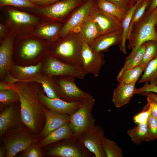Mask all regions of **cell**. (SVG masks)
Returning <instances> with one entry per match:
<instances>
[{
    "instance_id": "cell-30",
    "label": "cell",
    "mask_w": 157,
    "mask_h": 157,
    "mask_svg": "<svg viewBox=\"0 0 157 157\" xmlns=\"http://www.w3.org/2000/svg\"><path fill=\"white\" fill-rule=\"evenodd\" d=\"M148 131V125L147 122L138 124L137 126L129 130L127 133L133 142L139 144L143 142L147 141Z\"/></svg>"
},
{
    "instance_id": "cell-10",
    "label": "cell",
    "mask_w": 157,
    "mask_h": 157,
    "mask_svg": "<svg viewBox=\"0 0 157 157\" xmlns=\"http://www.w3.org/2000/svg\"><path fill=\"white\" fill-rule=\"evenodd\" d=\"M59 90L61 99L68 101L82 100L92 96L77 87L76 78L71 76L53 77Z\"/></svg>"
},
{
    "instance_id": "cell-23",
    "label": "cell",
    "mask_w": 157,
    "mask_h": 157,
    "mask_svg": "<svg viewBox=\"0 0 157 157\" xmlns=\"http://www.w3.org/2000/svg\"><path fill=\"white\" fill-rule=\"evenodd\" d=\"M43 47L39 41L30 40L24 42L20 51V56L23 60L30 62L34 60L41 53Z\"/></svg>"
},
{
    "instance_id": "cell-38",
    "label": "cell",
    "mask_w": 157,
    "mask_h": 157,
    "mask_svg": "<svg viewBox=\"0 0 157 157\" xmlns=\"http://www.w3.org/2000/svg\"><path fill=\"white\" fill-rule=\"evenodd\" d=\"M148 131L146 141L157 139V119L151 114L148 120Z\"/></svg>"
},
{
    "instance_id": "cell-22",
    "label": "cell",
    "mask_w": 157,
    "mask_h": 157,
    "mask_svg": "<svg viewBox=\"0 0 157 157\" xmlns=\"http://www.w3.org/2000/svg\"><path fill=\"white\" fill-rule=\"evenodd\" d=\"M19 81L40 83L42 86L46 95L48 97L51 99H61L58 87L53 77L49 76L46 74L43 75L40 73L30 78Z\"/></svg>"
},
{
    "instance_id": "cell-8",
    "label": "cell",
    "mask_w": 157,
    "mask_h": 157,
    "mask_svg": "<svg viewBox=\"0 0 157 157\" xmlns=\"http://www.w3.org/2000/svg\"><path fill=\"white\" fill-rule=\"evenodd\" d=\"M97 0H88L84 1L63 23L60 33V38L68 34L78 32L81 26L90 17Z\"/></svg>"
},
{
    "instance_id": "cell-3",
    "label": "cell",
    "mask_w": 157,
    "mask_h": 157,
    "mask_svg": "<svg viewBox=\"0 0 157 157\" xmlns=\"http://www.w3.org/2000/svg\"><path fill=\"white\" fill-rule=\"evenodd\" d=\"M60 38L52 45L50 55L81 68V51L83 41L79 32H73Z\"/></svg>"
},
{
    "instance_id": "cell-43",
    "label": "cell",
    "mask_w": 157,
    "mask_h": 157,
    "mask_svg": "<svg viewBox=\"0 0 157 157\" xmlns=\"http://www.w3.org/2000/svg\"><path fill=\"white\" fill-rule=\"evenodd\" d=\"M147 104L150 107L151 114L157 119V101L148 97H146Z\"/></svg>"
},
{
    "instance_id": "cell-47",
    "label": "cell",
    "mask_w": 157,
    "mask_h": 157,
    "mask_svg": "<svg viewBox=\"0 0 157 157\" xmlns=\"http://www.w3.org/2000/svg\"><path fill=\"white\" fill-rule=\"evenodd\" d=\"M6 32V29L4 26L2 24H0V38L3 36Z\"/></svg>"
},
{
    "instance_id": "cell-24",
    "label": "cell",
    "mask_w": 157,
    "mask_h": 157,
    "mask_svg": "<svg viewBox=\"0 0 157 157\" xmlns=\"http://www.w3.org/2000/svg\"><path fill=\"white\" fill-rule=\"evenodd\" d=\"M78 32L83 41L86 42L90 45L101 35L98 25L90 16L81 26Z\"/></svg>"
},
{
    "instance_id": "cell-46",
    "label": "cell",
    "mask_w": 157,
    "mask_h": 157,
    "mask_svg": "<svg viewBox=\"0 0 157 157\" xmlns=\"http://www.w3.org/2000/svg\"><path fill=\"white\" fill-rule=\"evenodd\" d=\"M157 7V0H151L146 11H150Z\"/></svg>"
},
{
    "instance_id": "cell-25",
    "label": "cell",
    "mask_w": 157,
    "mask_h": 157,
    "mask_svg": "<svg viewBox=\"0 0 157 157\" xmlns=\"http://www.w3.org/2000/svg\"><path fill=\"white\" fill-rule=\"evenodd\" d=\"M96 4L101 11L121 23L127 13L107 0H97Z\"/></svg>"
},
{
    "instance_id": "cell-14",
    "label": "cell",
    "mask_w": 157,
    "mask_h": 157,
    "mask_svg": "<svg viewBox=\"0 0 157 157\" xmlns=\"http://www.w3.org/2000/svg\"><path fill=\"white\" fill-rule=\"evenodd\" d=\"M90 16L98 25L101 35L122 29V23L100 10L96 3L92 9Z\"/></svg>"
},
{
    "instance_id": "cell-37",
    "label": "cell",
    "mask_w": 157,
    "mask_h": 157,
    "mask_svg": "<svg viewBox=\"0 0 157 157\" xmlns=\"http://www.w3.org/2000/svg\"><path fill=\"white\" fill-rule=\"evenodd\" d=\"M1 7L12 6L15 7L29 8H37L39 6L28 0H0Z\"/></svg>"
},
{
    "instance_id": "cell-2",
    "label": "cell",
    "mask_w": 157,
    "mask_h": 157,
    "mask_svg": "<svg viewBox=\"0 0 157 157\" xmlns=\"http://www.w3.org/2000/svg\"><path fill=\"white\" fill-rule=\"evenodd\" d=\"M157 23L156 8L145 13L133 26L128 36V48L135 51L142 44L150 40H157L156 27Z\"/></svg>"
},
{
    "instance_id": "cell-13",
    "label": "cell",
    "mask_w": 157,
    "mask_h": 157,
    "mask_svg": "<svg viewBox=\"0 0 157 157\" xmlns=\"http://www.w3.org/2000/svg\"><path fill=\"white\" fill-rule=\"evenodd\" d=\"M40 102L49 110L61 114L71 115L81 106L82 100L68 101L60 98L51 99L39 92Z\"/></svg>"
},
{
    "instance_id": "cell-35",
    "label": "cell",
    "mask_w": 157,
    "mask_h": 157,
    "mask_svg": "<svg viewBox=\"0 0 157 157\" xmlns=\"http://www.w3.org/2000/svg\"><path fill=\"white\" fill-rule=\"evenodd\" d=\"M19 101L17 92L13 90H0V101L3 105H8Z\"/></svg>"
},
{
    "instance_id": "cell-7",
    "label": "cell",
    "mask_w": 157,
    "mask_h": 157,
    "mask_svg": "<svg viewBox=\"0 0 157 157\" xmlns=\"http://www.w3.org/2000/svg\"><path fill=\"white\" fill-rule=\"evenodd\" d=\"M84 0H62L53 4L38 7L40 14L52 22L63 23Z\"/></svg>"
},
{
    "instance_id": "cell-41",
    "label": "cell",
    "mask_w": 157,
    "mask_h": 157,
    "mask_svg": "<svg viewBox=\"0 0 157 157\" xmlns=\"http://www.w3.org/2000/svg\"><path fill=\"white\" fill-rule=\"evenodd\" d=\"M147 108L143 112L135 115L133 117L134 122L138 124L145 123L147 122L148 119L151 114L150 107L147 104Z\"/></svg>"
},
{
    "instance_id": "cell-1",
    "label": "cell",
    "mask_w": 157,
    "mask_h": 157,
    "mask_svg": "<svg viewBox=\"0 0 157 157\" xmlns=\"http://www.w3.org/2000/svg\"><path fill=\"white\" fill-rule=\"evenodd\" d=\"M33 83L19 81L14 83L19 97L22 121L35 133L44 112L39 99V88Z\"/></svg>"
},
{
    "instance_id": "cell-9",
    "label": "cell",
    "mask_w": 157,
    "mask_h": 157,
    "mask_svg": "<svg viewBox=\"0 0 157 157\" xmlns=\"http://www.w3.org/2000/svg\"><path fill=\"white\" fill-rule=\"evenodd\" d=\"M44 67L45 74L50 77L71 76L82 79L86 75L81 68L50 55L46 58Z\"/></svg>"
},
{
    "instance_id": "cell-40",
    "label": "cell",
    "mask_w": 157,
    "mask_h": 157,
    "mask_svg": "<svg viewBox=\"0 0 157 157\" xmlns=\"http://www.w3.org/2000/svg\"><path fill=\"white\" fill-rule=\"evenodd\" d=\"M121 9L127 12L135 4V0H107Z\"/></svg>"
},
{
    "instance_id": "cell-16",
    "label": "cell",
    "mask_w": 157,
    "mask_h": 157,
    "mask_svg": "<svg viewBox=\"0 0 157 157\" xmlns=\"http://www.w3.org/2000/svg\"><path fill=\"white\" fill-rule=\"evenodd\" d=\"M21 120L19 114L14 106L7 108L0 115V135L3 136L9 130L19 126Z\"/></svg>"
},
{
    "instance_id": "cell-49",
    "label": "cell",
    "mask_w": 157,
    "mask_h": 157,
    "mask_svg": "<svg viewBox=\"0 0 157 157\" xmlns=\"http://www.w3.org/2000/svg\"><path fill=\"white\" fill-rule=\"evenodd\" d=\"M31 2L35 4V3L41 1V0H28Z\"/></svg>"
},
{
    "instance_id": "cell-52",
    "label": "cell",
    "mask_w": 157,
    "mask_h": 157,
    "mask_svg": "<svg viewBox=\"0 0 157 157\" xmlns=\"http://www.w3.org/2000/svg\"><path fill=\"white\" fill-rule=\"evenodd\" d=\"M88 0H84V1H87Z\"/></svg>"
},
{
    "instance_id": "cell-17",
    "label": "cell",
    "mask_w": 157,
    "mask_h": 157,
    "mask_svg": "<svg viewBox=\"0 0 157 157\" xmlns=\"http://www.w3.org/2000/svg\"><path fill=\"white\" fill-rule=\"evenodd\" d=\"M122 34V29L101 35L90 45L93 50L96 52L106 51L110 47L118 44L120 42Z\"/></svg>"
},
{
    "instance_id": "cell-32",
    "label": "cell",
    "mask_w": 157,
    "mask_h": 157,
    "mask_svg": "<svg viewBox=\"0 0 157 157\" xmlns=\"http://www.w3.org/2000/svg\"><path fill=\"white\" fill-rule=\"evenodd\" d=\"M8 13L11 19L17 24H31L37 21V19L34 16L23 12L10 10L8 11Z\"/></svg>"
},
{
    "instance_id": "cell-19",
    "label": "cell",
    "mask_w": 157,
    "mask_h": 157,
    "mask_svg": "<svg viewBox=\"0 0 157 157\" xmlns=\"http://www.w3.org/2000/svg\"><path fill=\"white\" fill-rule=\"evenodd\" d=\"M46 122L41 134L44 138L49 133L70 122V115L61 114L44 108Z\"/></svg>"
},
{
    "instance_id": "cell-48",
    "label": "cell",
    "mask_w": 157,
    "mask_h": 157,
    "mask_svg": "<svg viewBox=\"0 0 157 157\" xmlns=\"http://www.w3.org/2000/svg\"><path fill=\"white\" fill-rule=\"evenodd\" d=\"M6 154V149L4 146H1L0 148V157H4Z\"/></svg>"
},
{
    "instance_id": "cell-11",
    "label": "cell",
    "mask_w": 157,
    "mask_h": 157,
    "mask_svg": "<svg viewBox=\"0 0 157 157\" xmlns=\"http://www.w3.org/2000/svg\"><path fill=\"white\" fill-rule=\"evenodd\" d=\"M81 62V68L85 74H92L94 78L98 76L105 62L103 52L94 51L90 45L84 41L82 45Z\"/></svg>"
},
{
    "instance_id": "cell-42",
    "label": "cell",
    "mask_w": 157,
    "mask_h": 157,
    "mask_svg": "<svg viewBox=\"0 0 157 157\" xmlns=\"http://www.w3.org/2000/svg\"><path fill=\"white\" fill-rule=\"evenodd\" d=\"M144 83L142 87L135 88V94H140L141 93L145 92H152L157 94V85L149 83L148 82Z\"/></svg>"
},
{
    "instance_id": "cell-18",
    "label": "cell",
    "mask_w": 157,
    "mask_h": 157,
    "mask_svg": "<svg viewBox=\"0 0 157 157\" xmlns=\"http://www.w3.org/2000/svg\"><path fill=\"white\" fill-rule=\"evenodd\" d=\"M76 137H77L74 134L69 122L49 133L40 142L42 147L62 140Z\"/></svg>"
},
{
    "instance_id": "cell-53",
    "label": "cell",
    "mask_w": 157,
    "mask_h": 157,
    "mask_svg": "<svg viewBox=\"0 0 157 157\" xmlns=\"http://www.w3.org/2000/svg\"><path fill=\"white\" fill-rule=\"evenodd\" d=\"M135 1L136 2V1H137L138 0H135Z\"/></svg>"
},
{
    "instance_id": "cell-21",
    "label": "cell",
    "mask_w": 157,
    "mask_h": 157,
    "mask_svg": "<svg viewBox=\"0 0 157 157\" xmlns=\"http://www.w3.org/2000/svg\"><path fill=\"white\" fill-rule=\"evenodd\" d=\"M135 84L119 83L113 91L112 98V101L116 107H121L129 102L135 94Z\"/></svg>"
},
{
    "instance_id": "cell-26",
    "label": "cell",
    "mask_w": 157,
    "mask_h": 157,
    "mask_svg": "<svg viewBox=\"0 0 157 157\" xmlns=\"http://www.w3.org/2000/svg\"><path fill=\"white\" fill-rule=\"evenodd\" d=\"M146 49L145 43L142 44L133 52H131L126 59L124 64L117 76H120L125 71L139 65L144 56Z\"/></svg>"
},
{
    "instance_id": "cell-50",
    "label": "cell",
    "mask_w": 157,
    "mask_h": 157,
    "mask_svg": "<svg viewBox=\"0 0 157 157\" xmlns=\"http://www.w3.org/2000/svg\"><path fill=\"white\" fill-rule=\"evenodd\" d=\"M156 31L157 34V26L156 27Z\"/></svg>"
},
{
    "instance_id": "cell-31",
    "label": "cell",
    "mask_w": 157,
    "mask_h": 157,
    "mask_svg": "<svg viewBox=\"0 0 157 157\" xmlns=\"http://www.w3.org/2000/svg\"><path fill=\"white\" fill-rule=\"evenodd\" d=\"M144 72L138 82H148L157 85V56L149 62Z\"/></svg>"
},
{
    "instance_id": "cell-45",
    "label": "cell",
    "mask_w": 157,
    "mask_h": 157,
    "mask_svg": "<svg viewBox=\"0 0 157 157\" xmlns=\"http://www.w3.org/2000/svg\"><path fill=\"white\" fill-rule=\"evenodd\" d=\"M142 95L151 98L157 101V94L152 92H143L140 94Z\"/></svg>"
},
{
    "instance_id": "cell-20",
    "label": "cell",
    "mask_w": 157,
    "mask_h": 157,
    "mask_svg": "<svg viewBox=\"0 0 157 157\" xmlns=\"http://www.w3.org/2000/svg\"><path fill=\"white\" fill-rule=\"evenodd\" d=\"M13 40L5 39L0 47V75L1 77L8 73L13 64L12 59Z\"/></svg>"
},
{
    "instance_id": "cell-33",
    "label": "cell",
    "mask_w": 157,
    "mask_h": 157,
    "mask_svg": "<svg viewBox=\"0 0 157 157\" xmlns=\"http://www.w3.org/2000/svg\"><path fill=\"white\" fill-rule=\"evenodd\" d=\"M102 146L106 157H123L122 149L113 141L105 137Z\"/></svg>"
},
{
    "instance_id": "cell-5",
    "label": "cell",
    "mask_w": 157,
    "mask_h": 157,
    "mask_svg": "<svg viewBox=\"0 0 157 157\" xmlns=\"http://www.w3.org/2000/svg\"><path fill=\"white\" fill-rule=\"evenodd\" d=\"M47 155L54 157H91L94 154L81 142L79 138L65 139L49 145Z\"/></svg>"
},
{
    "instance_id": "cell-51",
    "label": "cell",
    "mask_w": 157,
    "mask_h": 157,
    "mask_svg": "<svg viewBox=\"0 0 157 157\" xmlns=\"http://www.w3.org/2000/svg\"><path fill=\"white\" fill-rule=\"evenodd\" d=\"M156 9H157V7H156ZM156 26H157V24H156Z\"/></svg>"
},
{
    "instance_id": "cell-39",
    "label": "cell",
    "mask_w": 157,
    "mask_h": 157,
    "mask_svg": "<svg viewBox=\"0 0 157 157\" xmlns=\"http://www.w3.org/2000/svg\"><path fill=\"white\" fill-rule=\"evenodd\" d=\"M40 142H37L31 144L25 150L23 151L21 157H41L43 155L40 149Z\"/></svg>"
},
{
    "instance_id": "cell-29",
    "label": "cell",
    "mask_w": 157,
    "mask_h": 157,
    "mask_svg": "<svg viewBox=\"0 0 157 157\" xmlns=\"http://www.w3.org/2000/svg\"><path fill=\"white\" fill-rule=\"evenodd\" d=\"M146 68L139 65L132 68L127 70L120 76H117V80L119 83H136Z\"/></svg>"
},
{
    "instance_id": "cell-6",
    "label": "cell",
    "mask_w": 157,
    "mask_h": 157,
    "mask_svg": "<svg viewBox=\"0 0 157 157\" xmlns=\"http://www.w3.org/2000/svg\"><path fill=\"white\" fill-rule=\"evenodd\" d=\"M95 103L92 97L84 99L79 108L70 115V124L77 137L79 138L84 132L96 125L95 119L92 114Z\"/></svg>"
},
{
    "instance_id": "cell-44",
    "label": "cell",
    "mask_w": 157,
    "mask_h": 157,
    "mask_svg": "<svg viewBox=\"0 0 157 157\" xmlns=\"http://www.w3.org/2000/svg\"><path fill=\"white\" fill-rule=\"evenodd\" d=\"M62 0H41L35 3V5L38 6H44L55 3Z\"/></svg>"
},
{
    "instance_id": "cell-36",
    "label": "cell",
    "mask_w": 157,
    "mask_h": 157,
    "mask_svg": "<svg viewBox=\"0 0 157 157\" xmlns=\"http://www.w3.org/2000/svg\"><path fill=\"white\" fill-rule=\"evenodd\" d=\"M151 0H142L136 8L131 19L129 34L133 25L142 17L145 13Z\"/></svg>"
},
{
    "instance_id": "cell-34",
    "label": "cell",
    "mask_w": 157,
    "mask_h": 157,
    "mask_svg": "<svg viewBox=\"0 0 157 157\" xmlns=\"http://www.w3.org/2000/svg\"><path fill=\"white\" fill-rule=\"evenodd\" d=\"M145 43V51L143 58L139 65L146 67L149 62L157 56V40H149Z\"/></svg>"
},
{
    "instance_id": "cell-12",
    "label": "cell",
    "mask_w": 157,
    "mask_h": 157,
    "mask_svg": "<svg viewBox=\"0 0 157 157\" xmlns=\"http://www.w3.org/2000/svg\"><path fill=\"white\" fill-rule=\"evenodd\" d=\"M105 136L103 129L100 126L84 132L79 137L81 142L95 157H106L102 146V142Z\"/></svg>"
},
{
    "instance_id": "cell-28",
    "label": "cell",
    "mask_w": 157,
    "mask_h": 157,
    "mask_svg": "<svg viewBox=\"0 0 157 157\" xmlns=\"http://www.w3.org/2000/svg\"><path fill=\"white\" fill-rule=\"evenodd\" d=\"M142 0L136 1L134 5L127 12L122 22V34L121 41L118 44L120 50L124 54L127 53L126 43L128 40L129 27L132 17L136 8Z\"/></svg>"
},
{
    "instance_id": "cell-4",
    "label": "cell",
    "mask_w": 157,
    "mask_h": 157,
    "mask_svg": "<svg viewBox=\"0 0 157 157\" xmlns=\"http://www.w3.org/2000/svg\"><path fill=\"white\" fill-rule=\"evenodd\" d=\"M7 132L3 140L7 157L15 156L39 140L36 136L20 126L10 129Z\"/></svg>"
},
{
    "instance_id": "cell-15",
    "label": "cell",
    "mask_w": 157,
    "mask_h": 157,
    "mask_svg": "<svg viewBox=\"0 0 157 157\" xmlns=\"http://www.w3.org/2000/svg\"><path fill=\"white\" fill-rule=\"evenodd\" d=\"M42 67V64L41 62L34 65L28 66L13 64L10 70L11 74H8L5 81L13 83L29 79L40 73Z\"/></svg>"
},
{
    "instance_id": "cell-27",
    "label": "cell",
    "mask_w": 157,
    "mask_h": 157,
    "mask_svg": "<svg viewBox=\"0 0 157 157\" xmlns=\"http://www.w3.org/2000/svg\"><path fill=\"white\" fill-rule=\"evenodd\" d=\"M62 23L53 22L52 23L39 28L36 33L52 42H55L60 37V33Z\"/></svg>"
}]
</instances>
